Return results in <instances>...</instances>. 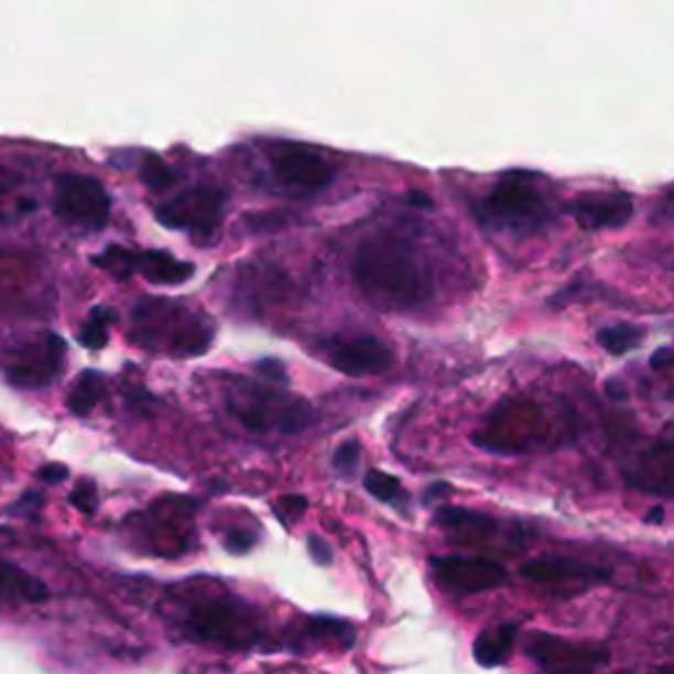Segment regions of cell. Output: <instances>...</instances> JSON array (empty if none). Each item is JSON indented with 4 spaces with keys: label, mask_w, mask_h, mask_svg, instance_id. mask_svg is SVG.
Listing matches in <instances>:
<instances>
[{
    "label": "cell",
    "mask_w": 674,
    "mask_h": 674,
    "mask_svg": "<svg viewBox=\"0 0 674 674\" xmlns=\"http://www.w3.org/2000/svg\"><path fill=\"white\" fill-rule=\"evenodd\" d=\"M598 346L611 356H624L630 350L638 348V343L643 340V333L635 325H617V327H604L596 335Z\"/></svg>",
    "instance_id": "cell-21"
},
{
    "label": "cell",
    "mask_w": 674,
    "mask_h": 674,
    "mask_svg": "<svg viewBox=\"0 0 674 674\" xmlns=\"http://www.w3.org/2000/svg\"><path fill=\"white\" fill-rule=\"evenodd\" d=\"M113 319H117V316H113L109 308H96V312L90 314V319L85 322L83 333H79V343L93 350L104 348L106 343H109V325Z\"/></svg>",
    "instance_id": "cell-23"
},
{
    "label": "cell",
    "mask_w": 674,
    "mask_h": 674,
    "mask_svg": "<svg viewBox=\"0 0 674 674\" xmlns=\"http://www.w3.org/2000/svg\"><path fill=\"white\" fill-rule=\"evenodd\" d=\"M134 327H138V340L145 346L164 340L166 350L180 359L187 356L206 354L211 346L214 333L208 329L206 322L200 319H182L180 303L172 301H143L140 308L134 312Z\"/></svg>",
    "instance_id": "cell-2"
},
{
    "label": "cell",
    "mask_w": 674,
    "mask_h": 674,
    "mask_svg": "<svg viewBox=\"0 0 674 674\" xmlns=\"http://www.w3.org/2000/svg\"><path fill=\"white\" fill-rule=\"evenodd\" d=\"M450 493V488H448V482H433L427 488V493H424V501L427 503H433L435 498H443V496H448Z\"/></svg>",
    "instance_id": "cell-34"
},
{
    "label": "cell",
    "mask_w": 674,
    "mask_h": 674,
    "mask_svg": "<svg viewBox=\"0 0 674 674\" xmlns=\"http://www.w3.org/2000/svg\"><path fill=\"white\" fill-rule=\"evenodd\" d=\"M356 285L377 308L409 312L427 301L430 285L414 246L395 232H377L354 256Z\"/></svg>",
    "instance_id": "cell-1"
},
{
    "label": "cell",
    "mask_w": 674,
    "mask_h": 674,
    "mask_svg": "<svg viewBox=\"0 0 674 674\" xmlns=\"http://www.w3.org/2000/svg\"><path fill=\"white\" fill-rule=\"evenodd\" d=\"M528 651L545 674H593L609 662V653L604 649L572 643L551 632H535L530 638Z\"/></svg>",
    "instance_id": "cell-10"
},
{
    "label": "cell",
    "mask_w": 674,
    "mask_h": 674,
    "mask_svg": "<svg viewBox=\"0 0 674 674\" xmlns=\"http://www.w3.org/2000/svg\"><path fill=\"white\" fill-rule=\"evenodd\" d=\"M134 259H138V253L134 251H127V248H121V246H111V248H106L100 256H96L93 264L106 269V272H111L117 280H127L134 274Z\"/></svg>",
    "instance_id": "cell-22"
},
{
    "label": "cell",
    "mask_w": 674,
    "mask_h": 674,
    "mask_svg": "<svg viewBox=\"0 0 674 674\" xmlns=\"http://www.w3.org/2000/svg\"><path fill=\"white\" fill-rule=\"evenodd\" d=\"M256 369H259V374L267 377V380L282 382V385H285V382H287V372H285V367H282V361L264 359V361L256 363Z\"/></svg>",
    "instance_id": "cell-28"
},
{
    "label": "cell",
    "mask_w": 674,
    "mask_h": 674,
    "mask_svg": "<svg viewBox=\"0 0 674 674\" xmlns=\"http://www.w3.org/2000/svg\"><path fill=\"white\" fill-rule=\"evenodd\" d=\"M672 359H674V350L670 346H662L656 354L651 356V367L659 369V372H664V369L672 367Z\"/></svg>",
    "instance_id": "cell-33"
},
{
    "label": "cell",
    "mask_w": 674,
    "mask_h": 674,
    "mask_svg": "<svg viewBox=\"0 0 674 674\" xmlns=\"http://www.w3.org/2000/svg\"><path fill=\"white\" fill-rule=\"evenodd\" d=\"M606 395H609L611 401H627V390L622 382H617V380L606 382Z\"/></svg>",
    "instance_id": "cell-35"
},
{
    "label": "cell",
    "mask_w": 674,
    "mask_h": 674,
    "mask_svg": "<svg viewBox=\"0 0 674 674\" xmlns=\"http://www.w3.org/2000/svg\"><path fill=\"white\" fill-rule=\"evenodd\" d=\"M517 624H498L482 630L475 640V659L480 666H501L509 662V653L514 649Z\"/></svg>",
    "instance_id": "cell-17"
},
{
    "label": "cell",
    "mask_w": 674,
    "mask_h": 674,
    "mask_svg": "<svg viewBox=\"0 0 674 674\" xmlns=\"http://www.w3.org/2000/svg\"><path fill=\"white\" fill-rule=\"evenodd\" d=\"M51 593L45 583L19 564L0 562V609H13L24 604H43Z\"/></svg>",
    "instance_id": "cell-15"
},
{
    "label": "cell",
    "mask_w": 674,
    "mask_h": 674,
    "mask_svg": "<svg viewBox=\"0 0 674 674\" xmlns=\"http://www.w3.org/2000/svg\"><path fill=\"white\" fill-rule=\"evenodd\" d=\"M227 193L219 187H193L180 198L156 208V219L168 229H182L195 238H214L225 214Z\"/></svg>",
    "instance_id": "cell-6"
},
{
    "label": "cell",
    "mask_w": 674,
    "mask_h": 674,
    "mask_svg": "<svg viewBox=\"0 0 674 674\" xmlns=\"http://www.w3.org/2000/svg\"><path fill=\"white\" fill-rule=\"evenodd\" d=\"M308 551H312V558L316 564H322V566L333 564V551H329V545L322 541V537L308 535Z\"/></svg>",
    "instance_id": "cell-30"
},
{
    "label": "cell",
    "mask_w": 674,
    "mask_h": 674,
    "mask_svg": "<svg viewBox=\"0 0 674 674\" xmlns=\"http://www.w3.org/2000/svg\"><path fill=\"white\" fill-rule=\"evenodd\" d=\"M645 522L662 524V522H664V506H653L649 514H645Z\"/></svg>",
    "instance_id": "cell-37"
},
{
    "label": "cell",
    "mask_w": 674,
    "mask_h": 674,
    "mask_svg": "<svg viewBox=\"0 0 674 674\" xmlns=\"http://www.w3.org/2000/svg\"><path fill=\"white\" fill-rule=\"evenodd\" d=\"M253 545V535L246 530H232L227 535V551H232V554H246L248 548Z\"/></svg>",
    "instance_id": "cell-29"
},
{
    "label": "cell",
    "mask_w": 674,
    "mask_h": 674,
    "mask_svg": "<svg viewBox=\"0 0 674 674\" xmlns=\"http://www.w3.org/2000/svg\"><path fill=\"white\" fill-rule=\"evenodd\" d=\"M435 577L441 579L446 588L458 593H482L501 588L506 583V569L496 562H485V558L469 556H443L433 558Z\"/></svg>",
    "instance_id": "cell-12"
},
{
    "label": "cell",
    "mask_w": 674,
    "mask_h": 674,
    "mask_svg": "<svg viewBox=\"0 0 674 674\" xmlns=\"http://www.w3.org/2000/svg\"><path fill=\"white\" fill-rule=\"evenodd\" d=\"M191 630L225 649H248L259 640L261 627L248 606L227 598H208L191 609Z\"/></svg>",
    "instance_id": "cell-4"
},
{
    "label": "cell",
    "mask_w": 674,
    "mask_h": 674,
    "mask_svg": "<svg viewBox=\"0 0 674 674\" xmlns=\"http://www.w3.org/2000/svg\"><path fill=\"white\" fill-rule=\"evenodd\" d=\"M435 522L443 524L446 530H458V532H471L477 530V535H488L493 532V522L488 517L471 514L467 509H458V506H443L435 514Z\"/></svg>",
    "instance_id": "cell-20"
},
{
    "label": "cell",
    "mask_w": 674,
    "mask_h": 674,
    "mask_svg": "<svg viewBox=\"0 0 674 674\" xmlns=\"http://www.w3.org/2000/svg\"><path fill=\"white\" fill-rule=\"evenodd\" d=\"M269 164H272L280 182L303 193L325 191L335 180V168L325 156H319L312 148L295 143L274 145L272 153H269Z\"/></svg>",
    "instance_id": "cell-11"
},
{
    "label": "cell",
    "mask_w": 674,
    "mask_h": 674,
    "mask_svg": "<svg viewBox=\"0 0 674 674\" xmlns=\"http://www.w3.org/2000/svg\"><path fill=\"white\" fill-rule=\"evenodd\" d=\"M53 211L66 225L85 229H104L111 217V198L96 177L87 174H61L56 180Z\"/></svg>",
    "instance_id": "cell-5"
},
{
    "label": "cell",
    "mask_w": 674,
    "mask_h": 674,
    "mask_svg": "<svg viewBox=\"0 0 674 674\" xmlns=\"http://www.w3.org/2000/svg\"><path fill=\"white\" fill-rule=\"evenodd\" d=\"M104 390H106L104 377H100L98 372H93V369H87V372L79 374L77 382L72 385V393L69 398H66V406H69L72 414L87 416L100 403Z\"/></svg>",
    "instance_id": "cell-18"
},
{
    "label": "cell",
    "mask_w": 674,
    "mask_h": 674,
    "mask_svg": "<svg viewBox=\"0 0 674 674\" xmlns=\"http://www.w3.org/2000/svg\"><path fill=\"white\" fill-rule=\"evenodd\" d=\"M522 577L532 579V583L541 585H585L601 583L606 579V572L598 566L583 564L577 558H562V556H548V558H535L522 566Z\"/></svg>",
    "instance_id": "cell-14"
},
{
    "label": "cell",
    "mask_w": 674,
    "mask_h": 674,
    "mask_svg": "<svg viewBox=\"0 0 674 674\" xmlns=\"http://www.w3.org/2000/svg\"><path fill=\"white\" fill-rule=\"evenodd\" d=\"M134 274H140L148 282H156V285H180V282L193 278L195 267L191 261H180L168 253L145 251L134 259Z\"/></svg>",
    "instance_id": "cell-16"
},
{
    "label": "cell",
    "mask_w": 674,
    "mask_h": 674,
    "mask_svg": "<svg viewBox=\"0 0 674 674\" xmlns=\"http://www.w3.org/2000/svg\"><path fill=\"white\" fill-rule=\"evenodd\" d=\"M363 488L382 503H398V498H403L401 482H398L393 475H388V471H369V475L363 477Z\"/></svg>",
    "instance_id": "cell-25"
},
{
    "label": "cell",
    "mask_w": 674,
    "mask_h": 674,
    "mask_svg": "<svg viewBox=\"0 0 674 674\" xmlns=\"http://www.w3.org/2000/svg\"><path fill=\"white\" fill-rule=\"evenodd\" d=\"M306 509H308V501L303 496H282L280 503H278L280 514H282V511H290V514L301 517Z\"/></svg>",
    "instance_id": "cell-32"
},
{
    "label": "cell",
    "mask_w": 674,
    "mask_h": 674,
    "mask_svg": "<svg viewBox=\"0 0 674 674\" xmlns=\"http://www.w3.org/2000/svg\"><path fill=\"white\" fill-rule=\"evenodd\" d=\"M482 219L501 227L528 229L545 219V204L535 187L519 174H506L485 198Z\"/></svg>",
    "instance_id": "cell-7"
},
{
    "label": "cell",
    "mask_w": 674,
    "mask_h": 674,
    "mask_svg": "<svg viewBox=\"0 0 674 674\" xmlns=\"http://www.w3.org/2000/svg\"><path fill=\"white\" fill-rule=\"evenodd\" d=\"M359 456H361V446L356 441H348L343 443L340 448L335 450L333 456V464L335 469L340 471V475H350V471L356 469V464H359Z\"/></svg>",
    "instance_id": "cell-27"
},
{
    "label": "cell",
    "mask_w": 674,
    "mask_h": 674,
    "mask_svg": "<svg viewBox=\"0 0 674 674\" xmlns=\"http://www.w3.org/2000/svg\"><path fill=\"white\" fill-rule=\"evenodd\" d=\"M409 204L416 208H433V200H430V195L424 193H409Z\"/></svg>",
    "instance_id": "cell-36"
},
{
    "label": "cell",
    "mask_w": 674,
    "mask_h": 674,
    "mask_svg": "<svg viewBox=\"0 0 674 674\" xmlns=\"http://www.w3.org/2000/svg\"><path fill=\"white\" fill-rule=\"evenodd\" d=\"M140 180H143L148 191L164 193L177 182V174H174V168L164 164L159 156H145L143 168H140Z\"/></svg>",
    "instance_id": "cell-24"
},
{
    "label": "cell",
    "mask_w": 674,
    "mask_h": 674,
    "mask_svg": "<svg viewBox=\"0 0 674 674\" xmlns=\"http://www.w3.org/2000/svg\"><path fill=\"white\" fill-rule=\"evenodd\" d=\"M229 411L256 433L278 430L282 435H295L314 424V409L308 403L264 388H242L238 395L229 398Z\"/></svg>",
    "instance_id": "cell-3"
},
{
    "label": "cell",
    "mask_w": 674,
    "mask_h": 674,
    "mask_svg": "<svg viewBox=\"0 0 674 674\" xmlns=\"http://www.w3.org/2000/svg\"><path fill=\"white\" fill-rule=\"evenodd\" d=\"M64 340L58 335H40L32 343H24L17 348L13 359L9 361L6 377L13 388L37 390L51 385L58 377L61 363H64Z\"/></svg>",
    "instance_id": "cell-9"
},
{
    "label": "cell",
    "mask_w": 674,
    "mask_h": 674,
    "mask_svg": "<svg viewBox=\"0 0 674 674\" xmlns=\"http://www.w3.org/2000/svg\"><path fill=\"white\" fill-rule=\"evenodd\" d=\"M329 367L348 377L382 374L393 367V350L377 337H329L316 346Z\"/></svg>",
    "instance_id": "cell-8"
},
{
    "label": "cell",
    "mask_w": 674,
    "mask_h": 674,
    "mask_svg": "<svg viewBox=\"0 0 674 674\" xmlns=\"http://www.w3.org/2000/svg\"><path fill=\"white\" fill-rule=\"evenodd\" d=\"M37 477H40V480H43V482L56 485V482H64L66 477H69V469H66L64 464H45V467L37 471Z\"/></svg>",
    "instance_id": "cell-31"
},
{
    "label": "cell",
    "mask_w": 674,
    "mask_h": 674,
    "mask_svg": "<svg viewBox=\"0 0 674 674\" xmlns=\"http://www.w3.org/2000/svg\"><path fill=\"white\" fill-rule=\"evenodd\" d=\"M69 501H72L74 509L83 511V514H96V509H98V490H96V485H93V482H79L77 488L72 490Z\"/></svg>",
    "instance_id": "cell-26"
},
{
    "label": "cell",
    "mask_w": 674,
    "mask_h": 674,
    "mask_svg": "<svg viewBox=\"0 0 674 674\" xmlns=\"http://www.w3.org/2000/svg\"><path fill=\"white\" fill-rule=\"evenodd\" d=\"M635 214L630 195L622 193H588L572 204V217L585 229H619Z\"/></svg>",
    "instance_id": "cell-13"
},
{
    "label": "cell",
    "mask_w": 674,
    "mask_h": 674,
    "mask_svg": "<svg viewBox=\"0 0 674 674\" xmlns=\"http://www.w3.org/2000/svg\"><path fill=\"white\" fill-rule=\"evenodd\" d=\"M301 632L312 640H319V643L329 640L337 649H350V643H354V627L333 617H312L306 622V630Z\"/></svg>",
    "instance_id": "cell-19"
}]
</instances>
